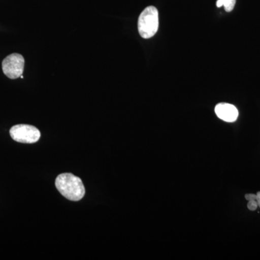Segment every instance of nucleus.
I'll list each match as a JSON object with an SVG mask.
<instances>
[{"instance_id": "obj_1", "label": "nucleus", "mask_w": 260, "mask_h": 260, "mask_svg": "<svg viewBox=\"0 0 260 260\" xmlns=\"http://www.w3.org/2000/svg\"><path fill=\"white\" fill-rule=\"evenodd\" d=\"M55 185L60 194L71 201H79L85 196V189L83 181L73 174L65 173L58 176Z\"/></svg>"}, {"instance_id": "obj_2", "label": "nucleus", "mask_w": 260, "mask_h": 260, "mask_svg": "<svg viewBox=\"0 0 260 260\" xmlns=\"http://www.w3.org/2000/svg\"><path fill=\"white\" fill-rule=\"evenodd\" d=\"M159 25L158 11L154 6L145 8L138 19V30L140 37L148 39L158 31Z\"/></svg>"}, {"instance_id": "obj_3", "label": "nucleus", "mask_w": 260, "mask_h": 260, "mask_svg": "<svg viewBox=\"0 0 260 260\" xmlns=\"http://www.w3.org/2000/svg\"><path fill=\"white\" fill-rule=\"evenodd\" d=\"M11 138L18 143H37L41 138V133L36 126L29 124H17L10 130Z\"/></svg>"}, {"instance_id": "obj_4", "label": "nucleus", "mask_w": 260, "mask_h": 260, "mask_svg": "<svg viewBox=\"0 0 260 260\" xmlns=\"http://www.w3.org/2000/svg\"><path fill=\"white\" fill-rule=\"evenodd\" d=\"M25 59L20 54H10L3 61V70L4 74L10 79H17L23 75Z\"/></svg>"}, {"instance_id": "obj_5", "label": "nucleus", "mask_w": 260, "mask_h": 260, "mask_svg": "<svg viewBox=\"0 0 260 260\" xmlns=\"http://www.w3.org/2000/svg\"><path fill=\"white\" fill-rule=\"evenodd\" d=\"M215 112L219 119L226 122H234L239 116V112L235 106L227 103H220L215 108Z\"/></svg>"}, {"instance_id": "obj_6", "label": "nucleus", "mask_w": 260, "mask_h": 260, "mask_svg": "<svg viewBox=\"0 0 260 260\" xmlns=\"http://www.w3.org/2000/svg\"><path fill=\"white\" fill-rule=\"evenodd\" d=\"M221 2L222 5L224 7V9L228 13H229V12H232L234 10L237 0H221Z\"/></svg>"}, {"instance_id": "obj_7", "label": "nucleus", "mask_w": 260, "mask_h": 260, "mask_svg": "<svg viewBox=\"0 0 260 260\" xmlns=\"http://www.w3.org/2000/svg\"><path fill=\"white\" fill-rule=\"evenodd\" d=\"M251 197H252L253 199L254 200V201L256 202L257 206L260 208V191H258L256 194H251Z\"/></svg>"}]
</instances>
